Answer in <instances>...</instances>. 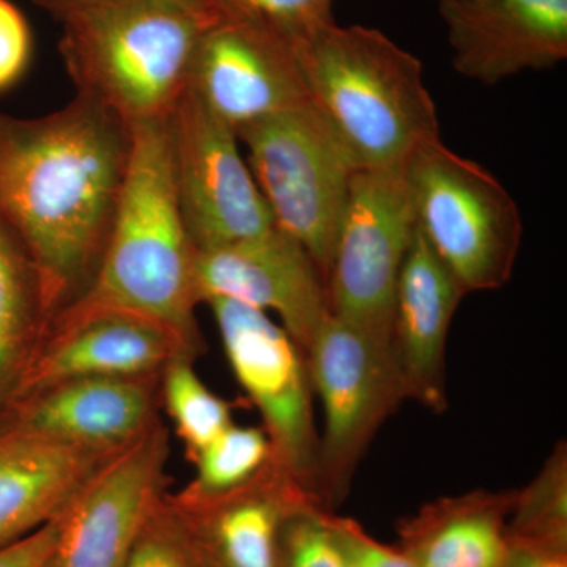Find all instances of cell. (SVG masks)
Returning <instances> with one entry per match:
<instances>
[{
	"instance_id": "cell-1",
	"label": "cell",
	"mask_w": 567,
	"mask_h": 567,
	"mask_svg": "<svg viewBox=\"0 0 567 567\" xmlns=\"http://www.w3.org/2000/svg\"><path fill=\"white\" fill-rule=\"evenodd\" d=\"M132 148V128L76 95L37 118L0 112V221L39 276L48 320L91 286Z\"/></svg>"
},
{
	"instance_id": "cell-2",
	"label": "cell",
	"mask_w": 567,
	"mask_h": 567,
	"mask_svg": "<svg viewBox=\"0 0 567 567\" xmlns=\"http://www.w3.org/2000/svg\"><path fill=\"white\" fill-rule=\"evenodd\" d=\"M167 118L130 126L132 148L110 235L76 301L152 317L199 349L197 249L175 192Z\"/></svg>"
},
{
	"instance_id": "cell-3",
	"label": "cell",
	"mask_w": 567,
	"mask_h": 567,
	"mask_svg": "<svg viewBox=\"0 0 567 567\" xmlns=\"http://www.w3.org/2000/svg\"><path fill=\"white\" fill-rule=\"evenodd\" d=\"M218 18L210 3L122 0L63 14L61 52L76 95L128 126L169 117L189 87L194 52Z\"/></svg>"
},
{
	"instance_id": "cell-4",
	"label": "cell",
	"mask_w": 567,
	"mask_h": 567,
	"mask_svg": "<svg viewBox=\"0 0 567 567\" xmlns=\"http://www.w3.org/2000/svg\"><path fill=\"white\" fill-rule=\"evenodd\" d=\"M295 50L309 99L358 167L404 166L417 148L440 140L423 63L385 33L334 22Z\"/></svg>"
},
{
	"instance_id": "cell-5",
	"label": "cell",
	"mask_w": 567,
	"mask_h": 567,
	"mask_svg": "<svg viewBox=\"0 0 567 567\" xmlns=\"http://www.w3.org/2000/svg\"><path fill=\"white\" fill-rule=\"evenodd\" d=\"M416 227L465 293L502 289L516 265L524 221L486 167L427 142L405 163Z\"/></svg>"
},
{
	"instance_id": "cell-6",
	"label": "cell",
	"mask_w": 567,
	"mask_h": 567,
	"mask_svg": "<svg viewBox=\"0 0 567 567\" xmlns=\"http://www.w3.org/2000/svg\"><path fill=\"white\" fill-rule=\"evenodd\" d=\"M275 226L305 246L327 282L358 164L309 100L237 132Z\"/></svg>"
},
{
	"instance_id": "cell-7",
	"label": "cell",
	"mask_w": 567,
	"mask_h": 567,
	"mask_svg": "<svg viewBox=\"0 0 567 567\" xmlns=\"http://www.w3.org/2000/svg\"><path fill=\"white\" fill-rule=\"evenodd\" d=\"M305 354L324 416L315 496L322 509L334 513L377 432L406 401L405 388L391 347L333 315Z\"/></svg>"
},
{
	"instance_id": "cell-8",
	"label": "cell",
	"mask_w": 567,
	"mask_h": 567,
	"mask_svg": "<svg viewBox=\"0 0 567 567\" xmlns=\"http://www.w3.org/2000/svg\"><path fill=\"white\" fill-rule=\"evenodd\" d=\"M415 233L405 164L358 167L327 276L331 315L391 347L395 287Z\"/></svg>"
},
{
	"instance_id": "cell-9",
	"label": "cell",
	"mask_w": 567,
	"mask_h": 567,
	"mask_svg": "<svg viewBox=\"0 0 567 567\" xmlns=\"http://www.w3.org/2000/svg\"><path fill=\"white\" fill-rule=\"evenodd\" d=\"M204 303L212 309L235 379L262 416L275 461L315 496L319 434L303 350L259 309L224 297Z\"/></svg>"
},
{
	"instance_id": "cell-10",
	"label": "cell",
	"mask_w": 567,
	"mask_h": 567,
	"mask_svg": "<svg viewBox=\"0 0 567 567\" xmlns=\"http://www.w3.org/2000/svg\"><path fill=\"white\" fill-rule=\"evenodd\" d=\"M169 123L175 192L197 251L259 237L274 229L237 133L188 87Z\"/></svg>"
},
{
	"instance_id": "cell-11",
	"label": "cell",
	"mask_w": 567,
	"mask_h": 567,
	"mask_svg": "<svg viewBox=\"0 0 567 567\" xmlns=\"http://www.w3.org/2000/svg\"><path fill=\"white\" fill-rule=\"evenodd\" d=\"M169 432L162 421L103 462L59 516L44 567H123L163 498Z\"/></svg>"
},
{
	"instance_id": "cell-12",
	"label": "cell",
	"mask_w": 567,
	"mask_h": 567,
	"mask_svg": "<svg viewBox=\"0 0 567 567\" xmlns=\"http://www.w3.org/2000/svg\"><path fill=\"white\" fill-rule=\"evenodd\" d=\"M194 353L196 347L152 317L73 301L44 324L9 405L63 380L158 377L174 358Z\"/></svg>"
},
{
	"instance_id": "cell-13",
	"label": "cell",
	"mask_w": 567,
	"mask_h": 567,
	"mask_svg": "<svg viewBox=\"0 0 567 567\" xmlns=\"http://www.w3.org/2000/svg\"><path fill=\"white\" fill-rule=\"evenodd\" d=\"M189 89L235 133L311 100L292 44L219 14L197 43Z\"/></svg>"
},
{
	"instance_id": "cell-14",
	"label": "cell",
	"mask_w": 567,
	"mask_h": 567,
	"mask_svg": "<svg viewBox=\"0 0 567 567\" xmlns=\"http://www.w3.org/2000/svg\"><path fill=\"white\" fill-rule=\"evenodd\" d=\"M194 274L200 303L224 297L274 312L303 352L331 315L322 271L300 241L276 226L249 240L197 251Z\"/></svg>"
},
{
	"instance_id": "cell-15",
	"label": "cell",
	"mask_w": 567,
	"mask_h": 567,
	"mask_svg": "<svg viewBox=\"0 0 567 567\" xmlns=\"http://www.w3.org/2000/svg\"><path fill=\"white\" fill-rule=\"evenodd\" d=\"M453 66L495 85L567 59V0H440Z\"/></svg>"
},
{
	"instance_id": "cell-16",
	"label": "cell",
	"mask_w": 567,
	"mask_h": 567,
	"mask_svg": "<svg viewBox=\"0 0 567 567\" xmlns=\"http://www.w3.org/2000/svg\"><path fill=\"white\" fill-rule=\"evenodd\" d=\"M158 377H81L11 402L0 424L66 445L117 451L156 420Z\"/></svg>"
},
{
	"instance_id": "cell-17",
	"label": "cell",
	"mask_w": 567,
	"mask_h": 567,
	"mask_svg": "<svg viewBox=\"0 0 567 567\" xmlns=\"http://www.w3.org/2000/svg\"><path fill=\"white\" fill-rule=\"evenodd\" d=\"M166 498L204 567H279L284 522L297 507L317 503L275 458L237 491L212 498Z\"/></svg>"
},
{
	"instance_id": "cell-18",
	"label": "cell",
	"mask_w": 567,
	"mask_h": 567,
	"mask_svg": "<svg viewBox=\"0 0 567 567\" xmlns=\"http://www.w3.org/2000/svg\"><path fill=\"white\" fill-rule=\"evenodd\" d=\"M465 295L416 227L395 287L391 352L406 399L434 413L447 409V336Z\"/></svg>"
},
{
	"instance_id": "cell-19",
	"label": "cell",
	"mask_w": 567,
	"mask_h": 567,
	"mask_svg": "<svg viewBox=\"0 0 567 567\" xmlns=\"http://www.w3.org/2000/svg\"><path fill=\"white\" fill-rule=\"evenodd\" d=\"M117 451L66 445L0 424V548L54 520Z\"/></svg>"
},
{
	"instance_id": "cell-20",
	"label": "cell",
	"mask_w": 567,
	"mask_h": 567,
	"mask_svg": "<svg viewBox=\"0 0 567 567\" xmlns=\"http://www.w3.org/2000/svg\"><path fill=\"white\" fill-rule=\"evenodd\" d=\"M514 491H473L421 506L398 525L416 567H503Z\"/></svg>"
},
{
	"instance_id": "cell-21",
	"label": "cell",
	"mask_w": 567,
	"mask_h": 567,
	"mask_svg": "<svg viewBox=\"0 0 567 567\" xmlns=\"http://www.w3.org/2000/svg\"><path fill=\"white\" fill-rule=\"evenodd\" d=\"M48 323L39 276L20 240L0 221V413Z\"/></svg>"
},
{
	"instance_id": "cell-22",
	"label": "cell",
	"mask_w": 567,
	"mask_h": 567,
	"mask_svg": "<svg viewBox=\"0 0 567 567\" xmlns=\"http://www.w3.org/2000/svg\"><path fill=\"white\" fill-rule=\"evenodd\" d=\"M274 446L260 427L230 424L194 458L196 475L178 496L212 498L237 491L271 464Z\"/></svg>"
},
{
	"instance_id": "cell-23",
	"label": "cell",
	"mask_w": 567,
	"mask_h": 567,
	"mask_svg": "<svg viewBox=\"0 0 567 567\" xmlns=\"http://www.w3.org/2000/svg\"><path fill=\"white\" fill-rule=\"evenodd\" d=\"M158 385L167 415L189 461L193 462L212 440L234 424L229 402L205 385L194 371L189 354L174 358L159 374Z\"/></svg>"
},
{
	"instance_id": "cell-24",
	"label": "cell",
	"mask_w": 567,
	"mask_h": 567,
	"mask_svg": "<svg viewBox=\"0 0 567 567\" xmlns=\"http://www.w3.org/2000/svg\"><path fill=\"white\" fill-rule=\"evenodd\" d=\"M507 537L567 548V446L559 442L535 480L516 491Z\"/></svg>"
},
{
	"instance_id": "cell-25",
	"label": "cell",
	"mask_w": 567,
	"mask_h": 567,
	"mask_svg": "<svg viewBox=\"0 0 567 567\" xmlns=\"http://www.w3.org/2000/svg\"><path fill=\"white\" fill-rule=\"evenodd\" d=\"M227 20L274 33L293 48L334 24L333 0H207Z\"/></svg>"
},
{
	"instance_id": "cell-26",
	"label": "cell",
	"mask_w": 567,
	"mask_h": 567,
	"mask_svg": "<svg viewBox=\"0 0 567 567\" xmlns=\"http://www.w3.org/2000/svg\"><path fill=\"white\" fill-rule=\"evenodd\" d=\"M123 567H204L166 495L152 511Z\"/></svg>"
},
{
	"instance_id": "cell-27",
	"label": "cell",
	"mask_w": 567,
	"mask_h": 567,
	"mask_svg": "<svg viewBox=\"0 0 567 567\" xmlns=\"http://www.w3.org/2000/svg\"><path fill=\"white\" fill-rule=\"evenodd\" d=\"M324 513L315 502L290 513L279 536V567H346Z\"/></svg>"
},
{
	"instance_id": "cell-28",
	"label": "cell",
	"mask_w": 567,
	"mask_h": 567,
	"mask_svg": "<svg viewBox=\"0 0 567 567\" xmlns=\"http://www.w3.org/2000/svg\"><path fill=\"white\" fill-rule=\"evenodd\" d=\"M324 518L346 567H416L401 548L380 543L353 518L328 511Z\"/></svg>"
},
{
	"instance_id": "cell-29",
	"label": "cell",
	"mask_w": 567,
	"mask_h": 567,
	"mask_svg": "<svg viewBox=\"0 0 567 567\" xmlns=\"http://www.w3.org/2000/svg\"><path fill=\"white\" fill-rule=\"evenodd\" d=\"M32 55L28 20L10 0H0V92L21 80Z\"/></svg>"
},
{
	"instance_id": "cell-30",
	"label": "cell",
	"mask_w": 567,
	"mask_h": 567,
	"mask_svg": "<svg viewBox=\"0 0 567 567\" xmlns=\"http://www.w3.org/2000/svg\"><path fill=\"white\" fill-rule=\"evenodd\" d=\"M59 516L31 535L0 548V567H44L58 540Z\"/></svg>"
},
{
	"instance_id": "cell-31",
	"label": "cell",
	"mask_w": 567,
	"mask_h": 567,
	"mask_svg": "<svg viewBox=\"0 0 567 567\" xmlns=\"http://www.w3.org/2000/svg\"><path fill=\"white\" fill-rule=\"evenodd\" d=\"M503 567H567V548L507 537Z\"/></svg>"
},
{
	"instance_id": "cell-32",
	"label": "cell",
	"mask_w": 567,
	"mask_h": 567,
	"mask_svg": "<svg viewBox=\"0 0 567 567\" xmlns=\"http://www.w3.org/2000/svg\"><path fill=\"white\" fill-rule=\"evenodd\" d=\"M33 6L47 11L55 20H61L63 14L82 9V7L99 6V3L122 2V0H31ZM183 2L205 3L207 0H183Z\"/></svg>"
}]
</instances>
